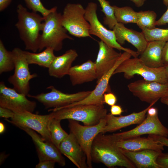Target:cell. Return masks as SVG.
I'll list each match as a JSON object with an SVG mask.
<instances>
[{
  "label": "cell",
  "mask_w": 168,
  "mask_h": 168,
  "mask_svg": "<svg viewBox=\"0 0 168 168\" xmlns=\"http://www.w3.org/2000/svg\"><path fill=\"white\" fill-rule=\"evenodd\" d=\"M111 134L100 133L95 138L91 147L92 162L101 163L108 168L115 166L135 168L134 164L122 152L116 145Z\"/></svg>",
  "instance_id": "obj_1"
},
{
  "label": "cell",
  "mask_w": 168,
  "mask_h": 168,
  "mask_svg": "<svg viewBox=\"0 0 168 168\" xmlns=\"http://www.w3.org/2000/svg\"><path fill=\"white\" fill-rule=\"evenodd\" d=\"M18 21L15 24L25 49L34 53L39 50L40 32L42 30L44 18L37 12H29L22 4L16 7Z\"/></svg>",
  "instance_id": "obj_2"
},
{
  "label": "cell",
  "mask_w": 168,
  "mask_h": 168,
  "mask_svg": "<svg viewBox=\"0 0 168 168\" xmlns=\"http://www.w3.org/2000/svg\"><path fill=\"white\" fill-rule=\"evenodd\" d=\"M52 118L61 120L72 119L82 122L84 125L92 126L98 124L107 114L104 105L85 104L50 109Z\"/></svg>",
  "instance_id": "obj_3"
},
{
  "label": "cell",
  "mask_w": 168,
  "mask_h": 168,
  "mask_svg": "<svg viewBox=\"0 0 168 168\" xmlns=\"http://www.w3.org/2000/svg\"><path fill=\"white\" fill-rule=\"evenodd\" d=\"M43 28L41 34L39 51L50 47L58 51L62 48L63 41L66 39L73 40L67 34L61 22V14L57 10L44 17Z\"/></svg>",
  "instance_id": "obj_4"
},
{
  "label": "cell",
  "mask_w": 168,
  "mask_h": 168,
  "mask_svg": "<svg viewBox=\"0 0 168 168\" xmlns=\"http://www.w3.org/2000/svg\"><path fill=\"white\" fill-rule=\"evenodd\" d=\"M120 73H123L127 79H130L137 74L146 80L162 84L168 83L164 66L158 68H150L138 57L130 58L124 60L117 67L113 75Z\"/></svg>",
  "instance_id": "obj_5"
},
{
  "label": "cell",
  "mask_w": 168,
  "mask_h": 168,
  "mask_svg": "<svg viewBox=\"0 0 168 168\" xmlns=\"http://www.w3.org/2000/svg\"><path fill=\"white\" fill-rule=\"evenodd\" d=\"M85 14V9L80 4L68 3L65 6L61 14V22L70 35L78 38L92 37Z\"/></svg>",
  "instance_id": "obj_6"
},
{
  "label": "cell",
  "mask_w": 168,
  "mask_h": 168,
  "mask_svg": "<svg viewBox=\"0 0 168 168\" xmlns=\"http://www.w3.org/2000/svg\"><path fill=\"white\" fill-rule=\"evenodd\" d=\"M97 4L93 2L89 3L85 8V18L89 23L90 34L96 36L108 45L119 51L129 52L134 58L139 54L137 51L124 48L117 41L113 30L107 29L100 21L97 17Z\"/></svg>",
  "instance_id": "obj_7"
},
{
  "label": "cell",
  "mask_w": 168,
  "mask_h": 168,
  "mask_svg": "<svg viewBox=\"0 0 168 168\" xmlns=\"http://www.w3.org/2000/svg\"><path fill=\"white\" fill-rule=\"evenodd\" d=\"M68 121L70 132L75 137L85 154L88 168H92L91 151L92 144L95 137L101 132L105 126L106 117L98 124L92 126L82 125L77 121L72 119H68Z\"/></svg>",
  "instance_id": "obj_8"
},
{
  "label": "cell",
  "mask_w": 168,
  "mask_h": 168,
  "mask_svg": "<svg viewBox=\"0 0 168 168\" xmlns=\"http://www.w3.org/2000/svg\"><path fill=\"white\" fill-rule=\"evenodd\" d=\"M14 63V72L8 79L13 88L18 92L27 96L30 90V81L37 77L36 73L31 74L23 51L16 47L12 51Z\"/></svg>",
  "instance_id": "obj_9"
},
{
  "label": "cell",
  "mask_w": 168,
  "mask_h": 168,
  "mask_svg": "<svg viewBox=\"0 0 168 168\" xmlns=\"http://www.w3.org/2000/svg\"><path fill=\"white\" fill-rule=\"evenodd\" d=\"M14 114L11 120L5 119L19 128L27 127L32 129L39 133L45 141L54 144L49 129V122L52 118L51 113L40 115L25 111Z\"/></svg>",
  "instance_id": "obj_10"
},
{
  "label": "cell",
  "mask_w": 168,
  "mask_h": 168,
  "mask_svg": "<svg viewBox=\"0 0 168 168\" xmlns=\"http://www.w3.org/2000/svg\"><path fill=\"white\" fill-rule=\"evenodd\" d=\"M47 88L50 90L49 92L41 93L36 95L29 94L27 96L36 99L47 109L62 107L80 101L87 97L91 92L85 91L68 94L57 89L53 86H50Z\"/></svg>",
  "instance_id": "obj_11"
},
{
  "label": "cell",
  "mask_w": 168,
  "mask_h": 168,
  "mask_svg": "<svg viewBox=\"0 0 168 168\" xmlns=\"http://www.w3.org/2000/svg\"><path fill=\"white\" fill-rule=\"evenodd\" d=\"M127 86L133 95L150 104L166 97L168 92V83L162 84L143 79L131 82Z\"/></svg>",
  "instance_id": "obj_12"
},
{
  "label": "cell",
  "mask_w": 168,
  "mask_h": 168,
  "mask_svg": "<svg viewBox=\"0 0 168 168\" xmlns=\"http://www.w3.org/2000/svg\"><path fill=\"white\" fill-rule=\"evenodd\" d=\"M26 96L13 88L7 87L4 82H0V106L8 109L14 113L25 111L33 113L36 107V103L29 100Z\"/></svg>",
  "instance_id": "obj_13"
},
{
  "label": "cell",
  "mask_w": 168,
  "mask_h": 168,
  "mask_svg": "<svg viewBox=\"0 0 168 168\" xmlns=\"http://www.w3.org/2000/svg\"><path fill=\"white\" fill-rule=\"evenodd\" d=\"M145 134H154L168 137V128L161 123L158 114L154 116L147 114L144 120L130 130L111 134L116 141L140 136Z\"/></svg>",
  "instance_id": "obj_14"
},
{
  "label": "cell",
  "mask_w": 168,
  "mask_h": 168,
  "mask_svg": "<svg viewBox=\"0 0 168 168\" xmlns=\"http://www.w3.org/2000/svg\"><path fill=\"white\" fill-rule=\"evenodd\" d=\"M130 53L124 51L114 67L105 73L101 78L95 88L91 93L83 100L74 102L66 106H72L78 105L101 104L104 105V95L109 90V83L110 79L119 65L126 59L131 58Z\"/></svg>",
  "instance_id": "obj_15"
},
{
  "label": "cell",
  "mask_w": 168,
  "mask_h": 168,
  "mask_svg": "<svg viewBox=\"0 0 168 168\" xmlns=\"http://www.w3.org/2000/svg\"><path fill=\"white\" fill-rule=\"evenodd\" d=\"M31 138L35 146L39 161L50 160L63 166L66 165L64 158L59 149L54 144L45 141L35 131L27 127L20 128Z\"/></svg>",
  "instance_id": "obj_16"
},
{
  "label": "cell",
  "mask_w": 168,
  "mask_h": 168,
  "mask_svg": "<svg viewBox=\"0 0 168 168\" xmlns=\"http://www.w3.org/2000/svg\"><path fill=\"white\" fill-rule=\"evenodd\" d=\"M98 43L99 50L95 62L97 73L96 83L114 67L122 54L102 40L98 41Z\"/></svg>",
  "instance_id": "obj_17"
},
{
  "label": "cell",
  "mask_w": 168,
  "mask_h": 168,
  "mask_svg": "<svg viewBox=\"0 0 168 168\" xmlns=\"http://www.w3.org/2000/svg\"><path fill=\"white\" fill-rule=\"evenodd\" d=\"M157 101H154L150 104L142 111L137 113L133 112L128 115L117 117L111 114H107L106 116V124L101 133L104 134L107 132L116 131L130 125L140 124L146 118L148 109Z\"/></svg>",
  "instance_id": "obj_18"
},
{
  "label": "cell",
  "mask_w": 168,
  "mask_h": 168,
  "mask_svg": "<svg viewBox=\"0 0 168 168\" xmlns=\"http://www.w3.org/2000/svg\"><path fill=\"white\" fill-rule=\"evenodd\" d=\"M59 149L77 168H88L86 155L74 135L71 132L61 142Z\"/></svg>",
  "instance_id": "obj_19"
},
{
  "label": "cell",
  "mask_w": 168,
  "mask_h": 168,
  "mask_svg": "<svg viewBox=\"0 0 168 168\" xmlns=\"http://www.w3.org/2000/svg\"><path fill=\"white\" fill-rule=\"evenodd\" d=\"M117 42L121 45L127 41L132 44L137 49L139 55L145 49L148 42L142 31H137L126 27L124 24L118 22L113 29Z\"/></svg>",
  "instance_id": "obj_20"
},
{
  "label": "cell",
  "mask_w": 168,
  "mask_h": 168,
  "mask_svg": "<svg viewBox=\"0 0 168 168\" xmlns=\"http://www.w3.org/2000/svg\"><path fill=\"white\" fill-rule=\"evenodd\" d=\"M121 149V148H120ZM122 153L138 168H161L156 159L162 151L148 149L131 151L121 149Z\"/></svg>",
  "instance_id": "obj_21"
},
{
  "label": "cell",
  "mask_w": 168,
  "mask_h": 168,
  "mask_svg": "<svg viewBox=\"0 0 168 168\" xmlns=\"http://www.w3.org/2000/svg\"><path fill=\"white\" fill-rule=\"evenodd\" d=\"M68 75L74 86L92 82L97 79L95 62L89 60L80 65L72 67Z\"/></svg>",
  "instance_id": "obj_22"
},
{
  "label": "cell",
  "mask_w": 168,
  "mask_h": 168,
  "mask_svg": "<svg viewBox=\"0 0 168 168\" xmlns=\"http://www.w3.org/2000/svg\"><path fill=\"white\" fill-rule=\"evenodd\" d=\"M78 56L76 50L71 49L63 54L56 56L48 68L49 75L57 78L68 75L72 63Z\"/></svg>",
  "instance_id": "obj_23"
},
{
  "label": "cell",
  "mask_w": 168,
  "mask_h": 168,
  "mask_svg": "<svg viewBox=\"0 0 168 168\" xmlns=\"http://www.w3.org/2000/svg\"><path fill=\"white\" fill-rule=\"evenodd\" d=\"M116 145L120 148L127 151H137L151 149L163 151L164 146L159 141L148 137L140 136L117 141Z\"/></svg>",
  "instance_id": "obj_24"
},
{
  "label": "cell",
  "mask_w": 168,
  "mask_h": 168,
  "mask_svg": "<svg viewBox=\"0 0 168 168\" xmlns=\"http://www.w3.org/2000/svg\"><path fill=\"white\" fill-rule=\"evenodd\" d=\"M166 42L159 41L148 42L145 49L140 55L139 58L146 65L150 68L164 66L162 54Z\"/></svg>",
  "instance_id": "obj_25"
},
{
  "label": "cell",
  "mask_w": 168,
  "mask_h": 168,
  "mask_svg": "<svg viewBox=\"0 0 168 168\" xmlns=\"http://www.w3.org/2000/svg\"><path fill=\"white\" fill-rule=\"evenodd\" d=\"M54 51L52 48L48 47L38 53L24 51L23 52L29 64H37L48 68L56 57Z\"/></svg>",
  "instance_id": "obj_26"
},
{
  "label": "cell",
  "mask_w": 168,
  "mask_h": 168,
  "mask_svg": "<svg viewBox=\"0 0 168 168\" xmlns=\"http://www.w3.org/2000/svg\"><path fill=\"white\" fill-rule=\"evenodd\" d=\"M112 6L118 22L124 24L129 23L136 24L139 17L138 12H135L129 6L119 7L115 5Z\"/></svg>",
  "instance_id": "obj_27"
},
{
  "label": "cell",
  "mask_w": 168,
  "mask_h": 168,
  "mask_svg": "<svg viewBox=\"0 0 168 168\" xmlns=\"http://www.w3.org/2000/svg\"><path fill=\"white\" fill-rule=\"evenodd\" d=\"M61 121L52 118L49 125L51 138L54 144L58 148L61 142L68 134L61 127Z\"/></svg>",
  "instance_id": "obj_28"
},
{
  "label": "cell",
  "mask_w": 168,
  "mask_h": 168,
  "mask_svg": "<svg viewBox=\"0 0 168 168\" xmlns=\"http://www.w3.org/2000/svg\"><path fill=\"white\" fill-rule=\"evenodd\" d=\"M14 63L12 51H8L0 40V74L10 72L14 69Z\"/></svg>",
  "instance_id": "obj_29"
},
{
  "label": "cell",
  "mask_w": 168,
  "mask_h": 168,
  "mask_svg": "<svg viewBox=\"0 0 168 168\" xmlns=\"http://www.w3.org/2000/svg\"><path fill=\"white\" fill-rule=\"evenodd\" d=\"M138 12L139 17L136 24L142 31L156 28L157 15L154 11H141Z\"/></svg>",
  "instance_id": "obj_30"
},
{
  "label": "cell",
  "mask_w": 168,
  "mask_h": 168,
  "mask_svg": "<svg viewBox=\"0 0 168 168\" xmlns=\"http://www.w3.org/2000/svg\"><path fill=\"white\" fill-rule=\"evenodd\" d=\"M102 8L101 11L105 15L103 23L107 25L110 29H112L118 23L115 16L113 6L106 0H97Z\"/></svg>",
  "instance_id": "obj_31"
},
{
  "label": "cell",
  "mask_w": 168,
  "mask_h": 168,
  "mask_svg": "<svg viewBox=\"0 0 168 168\" xmlns=\"http://www.w3.org/2000/svg\"><path fill=\"white\" fill-rule=\"evenodd\" d=\"M147 42L159 41H168V29L155 28L142 31Z\"/></svg>",
  "instance_id": "obj_32"
},
{
  "label": "cell",
  "mask_w": 168,
  "mask_h": 168,
  "mask_svg": "<svg viewBox=\"0 0 168 168\" xmlns=\"http://www.w3.org/2000/svg\"><path fill=\"white\" fill-rule=\"evenodd\" d=\"M27 7L32 11L39 12L42 16L44 17L51 12L57 10V7H54L50 9L45 8L40 0H23Z\"/></svg>",
  "instance_id": "obj_33"
},
{
  "label": "cell",
  "mask_w": 168,
  "mask_h": 168,
  "mask_svg": "<svg viewBox=\"0 0 168 168\" xmlns=\"http://www.w3.org/2000/svg\"><path fill=\"white\" fill-rule=\"evenodd\" d=\"M156 162L161 168H168V152H162L157 157Z\"/></svg>",
  "instance_id": "obj_34"
},
{
  "label": "cell",
  "mask_w": 168,
  "mask_h": 168,
  "mask_svg": "<svg viewBox=\"0 0 168 168\" xmlns=\"http://www.w3.org/2000/svg\"><path fill=\"white\" fill-rule=\"evenodd\" d=\"M104 99L105 103L111 106L115 105L117 101L116 96L111 92L105 93L104 95Z\"/></svg>",
  "instance_id": "obj_35"
},
{
  "label": "cell",
  "mask_w": 168,
  "mask_h": 168,
  "mask_svg": "<svg viewBox=\"0 0 168 168\" xmlns=\"http://www.w3.org/2000/svg\"><path fill=\"white\" fill-rule=\"evenodd\" d=\"M56 163L54 161L45 160L40 161L36 166V168H54Z\"/></svg>",
  "instance_id": "obj_36"
},
{
  "label": "cell",
  "mask_w": 168,
  "mask_h": 168,
  "mask_svg": "<svg viewBox=\"0 0 168 168\" xmlns=\"http://www.w3.org/2000/svg\"><path fill=\"white\" fill-rule=\"evenodd\" d=\"M14 113L11 110L4 107L0 106V116L5 119H12L14 115Z\"/></svg>",
  "instance_id": "obj_37"
},
{
  "label": "cell",
  "mask_w": 168,
  "mask_h": 168,
  "mask_svg": "<svg viewBox=\"0 0 168 168\" xmlns=\"http://www.w3.org/2000/svg\"><path fill=\"white\" fill-rule=\"evenodd\" d=\"M167 6L166 11L158 20L156 21L155 23L156 26H160L168 23V4Z\"/></svg>",
  "instance_id": "obj_38"
},
{
  "label": "cell",
  "mask_w": 168,
  "mask_h": 168,
  "mask_svg": "<svg viewBox=\"0 0 168 168\" xmlns=\"http://www.w3.org/2000/svg\"><path fill=\"white\" fill-rule=\"evenodd\" d=\"M148 137L154 140L159 141L164 146L168 147V138L167 137L154 134H149Z\"/></svg>",
  "instance_id": "obj_39"
},
{
  "label": "cell",
  "mask_w": 168,
  "mask_h": 168,
  "mask_svg": "<svg viewBox=\"0 0 168 168\" xmlns=\"http://www.w3.org/2000/svg\"><path fill=\"white\" fill-rule=\"evenodd\" d=\"M111 114L114 115H119L124 112L122 107L119 105H114L111 106L110 110Z\"/></svg>",
  "instance_id": "obj_40"
},
{
  "label": "cell",
  "mask_w": 168,
  "mask_h": 168,
  "mask_svg": "<svg viewBox=\"0 0 168 168\" xmlns=\"http://www.w3.org/2000/svg\"><path fill=\"white\" fill-rule=\"evenodd\" d=\"M162 59L164 65L168 64V41L166 43L163 48Z\"/></svg>",
  "instance_id": "obj_41"
},
{
  "label": "cell",
  "mask_w": 168,
  "mask_h": 168,
  "mask_svg": "<svg viewBox=\"0 0 168 168\" xmlns=\"http://www.w3.org/2000/svg\"><path fill=\"white\" fill-rule=\"evenodd\" d=\"M12 0H0V11L6 9L11 4Z\"/></svg>",
  "instance_id": "obj_42"
},
{
  "label": "cell",
  "mask_w": 168,
  "mask_h": 168,
  "mask_svg": "<svg viewBox=\"0 0 168 168\" xmlns=\"http://www.w3.org/2000/svg\"><path fill=\"white\" fill-rule=\"evenodd\" d=\"M158 110L157 108L151 107L148 110L147 114L150 116H154L158 114Z\"/></svg>",
  "instance_id": "obj_43"
},
{
  "label": "cell",
  "mask_w": 168,
  "mask_h": 168,
  "mask_svg": "<svg viewBox=\"0 0 168 168\" xmlns=\"http://www.w3.org/2000/svg\"><path fill=\"white\" fill-rule=\"evenodd\" d=\"M138 7H141L144 4L146 0H131Z\"/></svg>",
  "instance_id": "obj_44"
},
{
  "label": "cell",
  "mask_w": 168,
  "mask_h": 168,
  "mask_svg": "<svg viewBox=\"0 0 168 168\" xmlns=\"http://www.w3.org/2000/svg\"><path fill=\"white\" fill-rule=\"evenodd\" d=\"M160 100L161 103L168 106V97L162 98Z\"/></svg>",
  "instance_id": "obj_45"
},
{
  "label": "cell",
  "mask_w": 168,
  "mask_h": 168,
  "mask_svg": "<svg viewBox=\"0 0 168 168\" xmlns=\"http://www.w3.org/2000/svg\"><path fill=\"white\" fill-rule=\"evenodd\" d=\"M5 130V127L4 124L2 122L0 123V133L2 134Z\"/></svg>",
  "instance_id": "obj_46"
},
{
  "label": "cell",
  "mask_w": 168,
  "mask_h": 168,
  "mask_svg": "<svg viewBox=\"0 0 168 168\" xmlns=\"http://www.w3.org/2000/svg\"><path fill=\"white\" fill-rule=\"evenodd\" d=\"M166 76L168 81V64L164 66Z\"/></svg>",
  "instance_id": "obj_47"
},
{
  "label": "cell",
  "mask_w": 168,
  "mask_h": 168,
  "mask_svg": "<svg viewBox=\"0 0 168 168\" xmlns=\"http://www.w3.org/2000/svg\"><path fill=\"white\" fill-rule=\"evenodd\" d=\"M2 156H3V158L0 159V164L2 163L3 161L4 160H5V159L6 158V157H7V155H5V154H1Z\"/></svg>",
  "instance_id": "obj_48"
},
{
  "label": "cell",
  "mask_w": 168,
  "mask_h": 168,
  "mask_svg": "<svg viewBox=\"0 0 168 168\" xmlns=\"http://www.w3.org/2000/svg\"><path fill=\"white\" fill-rule=\"evenodd\" d=\"M163 3L166 6L168 4V0H163Z\"/></svg>",
  "instance_id": "obj_49"
},
{
  "label": "cell",
  "mask_w": 168,
  "mask_h": 168,
  "mask_svg": "<svg viewBox=\"0 0 168 168\" xmlns=\"http://www.w3.org/2000/svg\"><path fill=\"white\" fill-rule=\"evenodd\" d=\"M168 97V93H167V97Z\"/></svg>",
  "instance_id": "obj_50"
}]
</instances>
